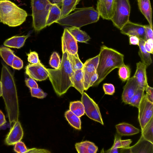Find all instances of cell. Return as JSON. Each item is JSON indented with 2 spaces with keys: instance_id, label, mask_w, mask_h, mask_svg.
<instances>
[{
  "instance_id": "cell-1",
  "label": "cell",
  "mask_w": 153,
  "mask_h": 153,
  "mask_svg": "<svg viewBox=\"0 0 153 153\" xmlns=\"http://www.w3.org/2000/svg\"><path fill=\"white\" fill-rule=\"evenodd\" d=\"M2 96L5 103L10 125L18 121L19 108L17 90L13 77L8 68L3 65L0 81Z\"/></svg>"
},
{
  "instance_id": "cell-2",
  "label": "cell",
  "mask_w": 153,
  "mask_h": 153,
  "mask_svg": "<svg viewBox=\"0 0 153 153\" xmlns=\"http://www.w3.org/2000/svg\"><path fill=\"white\" fill-rule=\"evenodd\" d=\"M62 53L61 64L58 69L47 68L49 80L54 91L59 96L65 94L72 86L74 72L68 59L67 52Z\"/></svg>"
},
{
  "instance_id": "cell-3",
  "label": "cell",
  "mask_w": 153,
  "mask_h": 153,
  "mask_svg": "<svg viewBox=\"0 0 153 153\" xmlns=\"http://www.w3.org/2000/svg\"><path fill=\"white\" fill-rule=\"evenodd\" d=\"M99 62L96 69L98 76L92 86H98L112 71L124 64V55L104 45L100 47Z\"/></svg>"
},
{
  "instance_id": "cell-4",
  "label": "cell",
  "mask_w": 153,
  "mask_h": 153,
  "mask_svg": "<svg viewBox=\"0 0 153 153\" xmlns=\"http://www.w3.org/2000/svg\"><path fill=\"white\" fill-rule=\"evenodd\" d=\"M100 15L93 7L77 9L74 12L59 19L56 23L62 25L80 28L84 26L95 23Z\"/></svg>"
},
{
  "instance_id": "cell-5",
  "label": "cell",
  "mask_w": 153,
  "mask_h": 153,
  "mask_svg": "<svg viewBox=\"0 0 153 153\" xmlns=\"http://www.w3.org/2000/svg\"><path fill=\"white\" fill-rule=\"evenodd\" d=\"M26 12L8 0L0 1V20L10 27L19 26L26 20Z\"/></svg>"
},
{
  "instance_id": "cell-6",
  "label": "cell",
  "mask_w": 153,
  "mask_h": 153,
  "mask_svg": "<svg viewBox=\"0 0 153 153\" xmlns=\"http://www.w3.org/2000/svg\"><path fill=\"white\" fill-rule=\"evenodd\" d=\"M52 3L49 0H31L33 26L36 31L46 27Z\"/></svg>"
},
{
  "instance_id": "cell-7",
  "label": "cell",
  "mask_w": 153,
  "mask_h": 153,
  "mask_svg": "<svg viewBox=\"0 0 153 153\" xmlns=\"http://www.w3.org/2000/svg\"><path fill=\"white\" fill-rule=\"evenodd\" d=\"M130 10L129 0H114L111 20L114 26L120 30L129 20Z\"/></svg>"
},
{
  "instance_id": "cell-8",
  "label": "cell",
  "mask_w": 153,
  "mask_h": 153,
  "mask_svg": "<svg viewBox=\"0 0 153 153\" xmlns=\"http://www.w3.org/2000/svg\"><path fill=\"white\" fill-rule=\"evenodd\" d=\"M81 102L85 109V112L90 119L104 125L100 109L98 105L86 93L82 94Z\"/></svg>"
},
{
  "instance_id": "cell-9",
  "label": "cell",
  "mask_w": 153,
  "mask_h": 153,
  "mask_svg": "<svg viewBox=\"0 0 153 153\" xmlns=\"http://www.w3.org/2000/svg\"><path fill=\"white\" fill-rule=\"evenodd\" d=\"M138 108V120L142 131L153 117V103L147 99L145 94Z\"/></svg>"
},
{
  "instance_id": "cell-10",
  "label": "cell",
  "mask_w": 153,
  "mask_h": 153,
  "mask_svg": "<svg viewBox=\"0 0 153 153\" xmlns=\"http://www.w3.org/2000/svg\"><path fill=\"white\" fill-rule=\"evenodd\" d=\"M47 68L40 62L29 64L25 68V73L29 77L37 81L46 80L48 77Z\"/></svg>"
},
{
  "instance_id": "cell-11",
  "label": "cell",
  "mask_w": 153,
  "mask_h": 153,
  "mask_svg": "<svg viewBox=\"0 0 153 153\" xmlns=\"http://www.w3.org/2000/svg\"><path fill=\"white\" fill-rule=\"evenodd\" d=\"M99 59V54L87 60L84 64L83 71L84 77V90L89 88L91 78L96 71Z\"/></svg>"
},
{
  "instance_id": "cell-12",
  "label": "cell",
  "mask_w": 153,
  "mask_h": 153,
  "mask_svg": "<svg viewBox=\"0 0 153 153\" xmlns=\"http://www.w3.org/2000/svg\"><path fill=\"white\" fill-rule=\"evenodd\" d=\"M62 53L65 51L71 54L77 53V42L67 28L64 29L62 37Z\"/></svg>"
},
{
  "instance_id": "cell-13",
  "label": "cell",
  "mask_w": 153,
  "mask_h": 153,
  "mask_svg": "<svg viewBox=\"0 0 153 153\" xmlns=\"http://www.w3.org/2000/svg\"><path fill=\"white\" fill-rule=\"evenodd\" d=\"M122 34L135 36L145 41V29L143 25L133 23L129 20L120 30Z\"/></svg>"
},
{
  "instance_id": "cell-14",
  "label": "cell",
  "mask_w": 153,
  "mask_h": 153,
  "mask_svg": "<svg viewBox=\"0 0 153 153\" xmlns=\"http://www.w3.org/2000/svg\"><path fill=\"white\" fill-rule=\"evenodd\" d=\"M23 136V131L21 124L18 121L15 122L5 140L6 144L13 145L20 141Z\"/></svg>"
},
{
  "instance_id": "cell-15",
  "label": "cell",
  "mask_w": 153,
  "mask_h": 153,
  "mask_svg": "<svg viewBox=\"0 0 153 153\" xmlns=\"http://www.w3.org/2000/svg\"><path fill=\"white\" fill-rule=\"evenodd\" d=\"M139 88V85L134 77L129 78L123 87L122 96L123 102L129 104L130 99Z\"/></svg>"
},
{
  "instance_id": "cell-16",
  "label": "cell",
  "mask_w": 153,
  "mask_h": 153,
  "mask_svg": "<svg viewBox=\"0 0 153 153\" xmlns=\"http://www.w3.org/2000/svg\"><path fill=\"white\" fill-rule=\"evenodd\" d=\"M114 0H97V10L104 19L111 20Z\"/></svg>"
},
{
  "instance_id": "cell-17",
  "label": "cell",
  "mask_w": 153,
  "mask_h": 153,
  "mask_svg": "<svg viewBox=\"0 0 153 153\" xmlns=\"http://www.w3.org/2000/svg\"><path fill=\"white\" fill-rule=\"evenodd\" d=\"M147 67L141 62L136 63V69L133 76L136 80L139 88L144 90L148 85L146 73Z\"/></svg>"
},
{
  "instance_id": "cell-18",
  "label": "cell",
  "mask_w": 153,
  "mask_h": 153,
  "mask_svg": "<svg viewBox=\"0 0 153 153\" xmlns=\"http://www.w3.org/2000/svg\"><path fill=\"white\" fill-rule=\"evenodd\" d=\"M129 148L131 153H153V144L145 140L142 135L138 142Z\"/></svg>"
},
{
  "instance_id": "cell-19",
  "label": "cell",
  "mask_w": 153,
  "mask_h": 153,
  "mask_svg": "<svg viewBox=\"0 0 153 153\" xmlns=\"http://www.w3.org/2000/svg\"><path fill=\"white\" fill-rule=\"evenodd\" d=\"M138 8L153 29L152 11L150 0H137Z\"/></svg>"
},
{
  "instance_id": "cell-20",
  "label": "cell",
  "mask_w": 153,
  "mask_h": 153,
  "mask_svg": "<svg viewBox=\"0 0 153 153\" xmlns=\"http://www.w3.org/2000/svg\"><path fill=\"white\" fill-rule=\"evenodd\" d=\"M117 131L120 136L132 135L139 133L140 130L130 124L121 123L115 126Z\"/></svg>"
},
{
  "instance_id": "cell-21",
  "label": "cell",
  "mask_w": 153,
  "mask_h": 153,
  "mask_svg": "<svg viewBox=\"0 0 153 153\" xmlns=\"http://www.w3.org/2000/svg\"><path fill=\"white\" fill-rule=\"evenodd\" d=\"M75 147L79 153H96L98 148L94 143L88 141L76 143Z\"/></svg>"
},
{
  "instance_id": "cell-22",
  "label": "cell",
  "mask_w": 153,
  "mask_h": 153,
  "mask_svg": "<svg viewBox=\"0 0 153 153\" xmlns=\"http://www.w3.org/2000/svg\"><path fill=\"white\" fill-rule=\"evenodd\" d=\"M72 87L75 88L82 94L84 90V77L82 69L74 72L72 81Z\"/></svg>"
},
{
  "instance_id": "cell-23",
  "label": "cell",
  "mask_w": 153,
  "mask_h": 153,
  "mask_svg": "<svg viewBox=\"0 0 153 153\" xmlns=\"http://www.w3.org/2000/svg\"><path fill=\"white\" fill-rule=\"evenodd\" d=\"M29 35L21 36H14L6 40L4 43L5 46L10 48H20L24 45Z\"/></svg>"
},
{
  "instance_id": "cell-24",
  "label": "cell",
  "mask_w": 153,
  "mask_h": 153,
  "mask_svg": "<svg viewBox=\"0 0 153 153\" xmlns=\"http://www.w3.org/2000/svg\"><path fill=\"white\" fill-rule=\"evenodd\" d=\"M80 0H62V1L61 13L60 19L69 15L74 10Z\"/></svg>"
},
{
  "instance_id": "cell-25",
  "label": "cell",
  "mask_w": 153,
  "mask_h": 153,
  "mask_svg": "<svg viewBox=\"0 0 153 153\" xmlns=\"http://www.w3.org/2000/svg\"><path fill=\"white\" fill-rule=\"evenodd\" d=\"M67 28L77 42L87 43L91 39L86 33L81 30L79 28L71 27Z\"/></svg>"
},
{
  "instance_id": "cell-26",
  "label": "cell",
  "mask_w": 153,
  "mask_h": 153,
  "mask_svg": "<svg viewBox=\"0 0 153 153\" xmlns=\"http://www.w3.org/2000/svg\"><path fill=\"white\" fill-rule=\"evenodd\" d=\"M61 9L56 3H52L47 20L46 25L50 26L60 19Z\"/></svg>"
},
{
  "instance_id": "cell-27",
  "label": "cell",
  "mask_w": 153,
  "mask_h": 153,
  "mask_svg": "<svg viewBox=\"0 0 153 153\" xmlns=\"http://www.w3.org/2000/svg\"><path fill=\"white\" fill-rule=\"evenodd\" d=\"M145 40L140 39L138 46L139 50L138 54L140 57L142 62L145 64L148 67L152 63L151 53H148L146 50L144 46Z\"/></svg>"
},
{
  "instance_id": "cell-28",
  "label": "cell",
  "mask_w": 153,
  "mask_h": 153,
  "mask_svg": "<svg viewBox=\"0 0 153 153\" xmlns=\"http://www.w3.org/2000/svg\"><path fill=\"white\" fill-rule=\"evenodd\" d=\"M65 116L71 126L77 129H81V121L80 117L74 114L70 110H67L65 112Z\"/></svg>"
},
{
  "instance_id": "cell-29",
  "label": "cell",
  "mask_w": 153,
  "mask_h": 153,
  "mask_svg": "<svg viewBox=\"0 0 153 153\" xmlns=\"http://www.w3.org/2000/svg\"><path fill=\"white\" fill-rule=\"evenodd\" d=\"M0 55L5 63L11 67L15 56L13 51L7 47H0Z\"/></svg>"
},
{
  "instance_id": "cell-30",
  "label": "cell",
  "mask_w": 153,
  "mask_h": 153,
  "mask_svg": "<svg viewBox=\"0 0 153 153\" xmlns=\"http://www.w3.org/2000/svg\"><path fill=\"white\" fill-rule=\"evenodd\" d=\"M153 117L141 131V135L147 140L153 144Z\"/></svg>"
},
{
  "instance_id": "cell-31",
  "label": "cell",
  "mask_w": 153,
  "mask_h": 153,
  "mask_svg": "<svg viewBox=\"0 0 153 153\" xmlns=\"http://www.w3.org/2000/svg\"><path fill=\"white\" fill-rule=\"evenodd\" d=\"M70 110L79 117L83 115L85 113L84 105L82 102L77 101L71 102Z\"/></svg>"
},
{
  "instance_id": "cell-32",
  "label": "cell",
  "mask_w": 153,
  "mask_h": 153,
  "mask_svg": "<svg viewBox=\"0 0 153 153\" xmlns=\"http://www.w3.org/2000/svg\"><path fill=\"white\" fill-rule=\"evenodd\" d=\"M67 53L68 59L74 71L82 69L84 64L80 59L78 53L74 54H70L68 53Z\"/></svg>"
},
{
  "instance_id": "cell-33",
  "label": "cell",
  "mask_w": 153,
  "mask_h": 153,
  "mask_svg": "<svg viewBox=\"0 0 153 153\" xmlns=\"http://www.w3.org/2000/svg\"><path fill=\"white\" fill-rule=\"evenodd\" d=\"M144 91L143 89L139 88L130 99L129 104L138 108L145 94Z\"/></svg>"
},
{
  "instance_id": "cell-34",
  "label": "cell",
  "mask_w": 153,
  "mask_h": 153,
  "mask_svg": "<svg viewBox=\"0 0 153 153\" xmlns=\"http://www.w3.org/2000/svg\"><path fill=\"white\" fill-rule=\"evenodd\" d=\"M118 74L120 79L125 82L129 78L131 74V69L129 66L124 64L118 68Z\"/></svg>"
},
{
  "instance_id": "cell-35",
  "label": "cell",
  "mask_w": 153,
  "mask_h": 153,
  "mask_svg": "<svg viewBox=\"0 0 153 153\" xmlns=\"http://www.w3.org/2000/svg\"><path fill=\"white\" fill-rule=\"evenodd\" d=\"M61 62L58 54L56 52H53L51 56L49 61L50 66L55 69H57L59 67Z\"/></svg>"
},
{
  "instance_id": "cell-36",
  "label": "cell",
  "mask_w": 153,
  "mask_h": 153,
  "mask_svg": "<svg viewBox=\"0 0 153 153\" xmlns=\"http://www.w3.org/2000/svg\"><path fill=\"white\" fill-rule=\"evenodd\" d=\"M31 94L32 97L39 99L45 98L47 95V94L44 92L42 89L37 88H30Z\"/></svg>"
},
{
  "instance_id": "cell-37",
  "label": "cell",
  "mask_w": 153,
  "mask_h": 153,
  "mask_svg": "<svg viewBox=\"0 0 153 153\" xmlns=\"http://www.w3.org/2000/svg\"><path fill=\"white\" fill-rule=\"evenodd\" d=\"M14 151L18 153H26L28 149L24 143L20 141L15 144Z\"/></svg>"
},
{
  "instance_id": "cell-38",
  "label": "cell",
  "mask_w": 153,
  "mask_h": 153,
  "mask_svg": "<svg viewBox=\"0 0 153 153\" xmlns=\"http://www.w3.org/2000/svg\"><path fill=\"white\" fill-rule=\"evenodd\" d=\"M23 67L22 61L18 56H15L12 62L11 67L15 69L19 70Z\"/></svg>"
},
{
  "instance_id": "cell-39",
  "label": "cell",
  "mask_w": 153,
  "mask_h": 153,
  "mask_svg": "<svg viewBox=\"0 0 153 153\" xmlns=\"http://www.w3.org/2000/svg\"><path fill=\"white\" fill-rule=\"evenodd\" d=\"M103 88L105 93L106 94L112 95L115 92L114 85L110 83H104L103 85Z\"/></svg>"
},
{
  "instance_id": "cell-40",
  "label": "cell",
  "mask_w": 153,
  "mask_h": 153,
  "mask_svg": "<svg viewBox=\"0 0 153 153\" xmlns=\"http://www.w3.org/2000/svg\"><path fill=\"white\" fill-rule=\"evenodd\" d=\"M27 55L28 61L31 63H37L40 61L38 53L35 51L30 52Z\"/></svg>"
},
{
  "instance_id": "cell-41",
  "label": "cell",
  "mask_w": 153,
  "mask_h": 153,
  "mask_svg": "<svg viewBox=\"0 0 153 153\" xmlns=\"http://www.w3.org/2000/svg\"><path fill=\"white\" fill-rule=\"evenodd\" d=\"M145 29V41L150 39H153L152 28L149 25H143Z\"/></svg>"
},
{
  "instance_id": "cell-42",
  "label": "cell",
  "mask_w": 153,
  "mask_h": 153,
  "mask_svg": "<svg viewBox=\"0 0 153 153\" xmlns=\"http://www.w3.org/2000/svg\"><path fill=\"white\" fill-rule=\"evenodd\" d=\"M144 47L147 52L153 54V39H149L145 41Z\"/></svg>"
},
{
  "instance_id": "cell-43",
  "label": "cell",
  "mask_w": 153,
  "mask_h": 153,
  "mask_svg": "<svg viewBox=\"0 0 153 153\" xmlns=\"http://www.w3.org/2000/svg\"><path fill=\"white\" fill-rule=\"evenodd\" d=\"M25 81L26 86L30 88H38L37 83L34 79L31 78H26Z\"/></svg>"
},
{
  "instance_id": "cell-44",
  "label": "cell",
  "mask_w": 153,
  "mask_h": 153,
  "mask_svg": "<svg viewBox=\"0 0 153 153\" xmlns=\"http://www.w3.org/2000/svg\"><path fill=\"white\" fill-rule=\"evenodd\" d=\"M145 94L147 99L150 102L153 103V88L149 85L145 89Z\"/></svg>"
},
{
  "instance_id": "cell-45",
  "label": "cell",
  "mask_w": 153,
  "mask_h": 153,
  "mask_svg": "<svg viewBox=\"0 0 153 153\" xmlns=\"http://www.w3.org/2000/svg\"><path fill=\"white\" fill-rule=\"evenodd\" d=\"M121 138L120 136V135L116 134L114 137V144L111 148L112 149H121Z\"/></svg>"
},
{
  "instance_id": "cell-46",
  "label": "cell",
  "mask_w": 153,
  "mask_h": 153,
  "mask_svg": "<svg viewBox=\"0 0 153 153\" xmlns=\"http://www.w3.org/2000/svg\"><path fill=\"white\" fill-rule=\"evenodd\" d=\"M128 37L130 45H138L140 41L139 38L133 36H130Z\"/></svg>"
},
{
  "instance_id": "cell-47",
  "label": "cell",
  "mask_w": 153,
  "mask_h": 153,
  "mask_svg": "<svg viewBox=\"0 0 153 153\" xmlns=\"http://www.w3.org/2000/svg\"><path fill=\"white\" fill-rule=\"evenodd\" d=\"M132 141L131 139L121 140V148L126 149L130 147V145Z\"/></svg>"
},
{
  "instance_id": "cell-48",
  "label": "cell",
  "mask_w": 153,
  "mask_h": 153,
  "mask_svg": "<svg viewBox=\"0 0 153 153\" xmlns=\"http://www.w3.org/2000/svg\"><path fill=\"white\" fill-rule=\"evenodd\" d=\"M48 150L45 149L33 148L28 149L26 153H50Z\"/></svg>"
},
{
  "instance_id": "cell-49",
  "label": "cell",
  "mask_w": 153,
  "mask_h": 153,
  "mask_svg": "<svg viewBox=\"0 0 153 153\" xmlns=\"http://www.w3.org/2000/svg\"><path fill=\"white\" fill-rule=\"evenodd\" d=\"M98 78V76L96 71L92 75L91 78L89 86V88L93 86L94 84L97 80Z\"/></svg>"
},
{
  "instance_id": "cell-50",
  "label": "cell",
  "mask_w": 153,
  "mask_h": 153,
  "mask_svg": "<svg viewBox=\"0 0 153 153\" xmlns=\"http://www.w3.org/2000/svg\"><path fill=\"white\" fill-rule=\"evenodd\" d=\"M6 123L5 116L2 111L0 110V127L4 126Z\"/></svg>"
},
{
  "instance_id": "cell-51",
  "label": "cell",
  "mask_w": 153,
  "mask_h": 153,
  "mask_svg": "<svg viewBox=\"0 0 153 153\" xmlns=\"http://www.w3.org/2000/svg\"><path fill=\"white\" fill-rule=\"evenodd\" d=\"M105 152L108 153H118V149H112L110 148L108 150H107Z\"/></svg>"
},
{
  "instance_id": "cell-52",
  "label": "cell",
  "mask_w": 153,
  "mask_h": 153,
  "mask_svg": "<svg viewBox=\"0 0 153 153\" xmlns=\"http://www.w3.org/2000/svg\"><path fill=\"white\" fill-rule=\"evenodd\" d=\"M2 84L1 81H0V97L2 96Z\"/></svg>"
},
{
  "instance_id": "cell-53",
  "label": "cell",
  "mask_w": 153,
  "mask_h": 153,
  "mask_svg": "<svg viewBox=\"0 0 153 153\" xmlns=\"http://www.w3.org/2000/svg\"><path fill=\"white\" fill-rule=\"evenodd\" d=\"M51 1L53 3H58L59 2L62 1V0H49Z\"/></svg>"
},
{
  "instance_id": "cell-54",
  "label": "cell",
  "mask_w": 153,
  "mask_h": 153,
  "mask_svg": "<svg viewBox=\"0 0 153 153\" xmlns=\"http://www.w3.org/2000/svg\"><path fill=\"white\" fill-rule=\"evenodd\" d=\"M4 0H0V1H4Z\"/></svg>"
}]
</instances>
